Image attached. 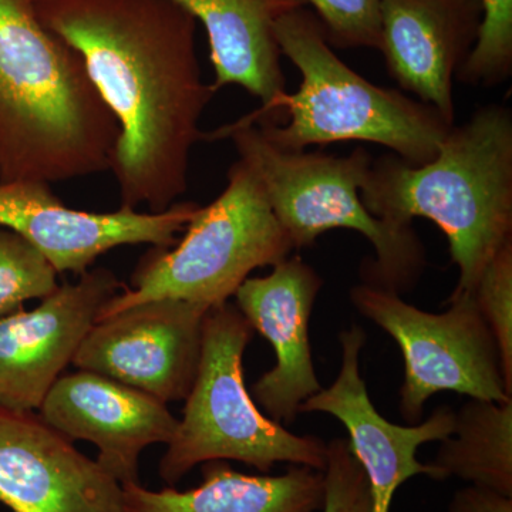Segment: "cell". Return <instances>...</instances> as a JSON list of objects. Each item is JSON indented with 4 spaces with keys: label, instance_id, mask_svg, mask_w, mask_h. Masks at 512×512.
Masks as SVG:
<instances>
[{
    "label": "cell",
    "instance_id": "1",
    "mask_svg": "<svg viewBox=\"0 0 512 512\" xmlns=\"http://www.w3.org/2000/svg\"><path fill=\"white\" fill-rule=\"evenodd\" d=\"M37 12L82 55L119 123L110 171L121 207H173L215 94L202 80L197 20L175 0H37Z\"/></svg>",
    "mask_w": 512,
    "mask_h": 512
},
{
    "label": "cell",
    "instance_id": "2",
    "mask_svg": "<svg viewBox=\"0 0 512 512\" xmlns=\"http://www.w3.org/2000/svg\"><path fill=\"white\" fill-rule=\"evenodd\" d=\"M119 137L82 55L47 28L37 0H0V183L110 171Z\"/></svg>",
    "mask_w": 512,
    "mask_h": 512
},
{
    "label": "cell",
    "instance_id": "3",
    "mask_svg": "<svg viewBox=\"0 0 512 512\" xmlns=\"http://www.w3.org/2000/svg\"><path fill=\"white\" fill-rule=\"evenodd\" d=\"M362 200L383 220L433 221L458 268L454 292L473 293L485 266L512 241L511 110L480 107L451 127L429 163L412 165L394 154L372 161Z\"/></svg>",
    "mask_w": 512,
    "mask_h": 512
},
{
    "label": "cell",
    "instance_id": "4",
    "mask_svg": "<svg viewBox=\"0 0 512 512\" xmlns=\"http://www.w3.org/2000/svg\"><path fill=\"white\" fill-rule=\"evenodd\" d=\"M282 56L301 73L298 92L285 93L266 113L244 119L289 151L342 141L379 144L412 165L429 163L454 126L400 90L376 86L333 52L318 16L299 8L276 23Z\"/></svg>",
    "mask_w": 512,
    "mask_h": 512
},
{
    "label": "cell",
    "instance_id": "5",
    "mask_svg": "<svg viewBox=\"0 0 512 512\" xmlns=\"http://www.w3.org/2000/svg\"><path fill=\"white\" fill-rule=\"evenodd\" d=\"M208 138H229L234 143L239 160L255 174L293 248L311 247L332 229H352L376 252L360 266L362 284L402 295L420 281L427 252L413 225L377 218L362 200L373 161L365 148L342 157L284 150L269 141L258 124L245 119L218 128Z\"/></svg>",
    "mask_w": 512,
    "mask_h": 512
},
{
    "label": "cell",
    "instance_id": "6",
    "mask_svg": "<svg viewBox=\"0 0 512 512\" xmlns=\"http://www.w3.org/2000/svg\"><path fill=\"white\" fill-rule=\"evenodd\" d=\"M254 329L231 303L214 306L202 326L197 376L161 457L158 474L174 487L208 461H238L268 474L278 463L323 471L328 444L269 419L245 386V349Z\"/></svg>",
    "mask_w": 512,
    "mask_h": 512
},
{
    "label": "cell",
    "instance_id": "7",
    "mask_svg": "<svg viewBox=\"0 0 512 512\" xmlns=\"http://www.w3.org/2000/svg\"><path fill=\"white\" fill-rule=\"evenodd\" d=\"M295 251L276 220L261 184L244 161L228 171L225 190L198 208L185 235L171 248L154 247L97 320L138 303L178 299L214 308L224 305L258 268L274 266Z\"/></svg>",
    "mask_w": 512,
    "mask_h": 512
},
{
    "label": "cell",
    "instance_id": "8",
    "mask_svg": "<svg viewBox=\"0 0 512 512\" xmlns=\"http://www.w3.org/2000/svg\"><path fill=\"white\" fill-rule=\"evenodd\" d=\"M350 301L402 350L400 414L406 423H419L426 403L440 392L495 403L512 400L500 350L474 292L451 293L443 313L421 311L397 293L367 284L353 286Z\"/></svg>",
    "mask_w": 512,
    "mask_h": 512
},
{
    "label": "cell",
    "instance_id": "9",
    "mask_svg": "<svg viewBox=\"0 0 512 512\" xmlns=\"http://www.w3.org/2000/svg\"><path fill=\"white\" fill-rule=\"evenodd\" d=\"M210 308L178 299L138 303L96 320L73 365L164 403L187 399L200 365Z\"/></svg>",
    "mask_w": 512,
    "mask_h": 512
},
{
    "label": "cell",
    "instance_id": "10",
    "mask_svg": "<svg viewBox=\"0 0 512 512\" xmlns=\"http://www.w3.org/2000/svg\"><path fill=\"white\" fill-rule=\"evenodd\" d=\"M200 205L180 202L164 212L73 210L49 184L0 183V225L39 249L57 274L83 275L99 256L123 245L171 248Z\"/></svg>",
    "mask_w": 512,
    "mask_h": 512
},
{
    "label": "cell",
    "instance_id": "11",
    "mask_svg": "<svg viewBox=\"0 0 512 512\" xmlns=\"http://www.w3.org/2000/svg\"><path fill=\"white\" fill-rule=\"evenodd\" d=\"M342 367L335 382L306 399L299 413H328L349 433V447L365 471L372 490L373 512H390L397 490L410 478L426 476L443 481L431 464L420 463L417 451L453 434L456 412L440 406L423 423L399 426L384 419L370 400L360 375V352L365 330L353 325L339 335Z\"/></svg>",
    "mask_w": 512,
    "mask_h": 512
},
{
    "label": "cell",
    "instance_id": "12",
    "mask_svg": "<svg viewBox=\"0 0 512 512\" xmlns=\"http://www.w3.org/2000/svg\"><path fill=\"white\" fill-rule=\"evenodd\" d=\"M110 269L94 268L57 286L33 311L0 318V406L36 412L70 363L103 306L120 292Z\"/></svg>",
    "mask_w": 512,
    "mask_h": 512
},
{
    "label": "cell",
    "instance_id": "13",
    "mask_svg": "<svg viewBox=\"0 0 512 512\" xmlns=\"http://www.w3.org/2000/svg\"><path fill=\"white\" fill-rule=\"evenodd\" d=\"M0 504L12 512H123V488L39 414L0 406Z\"/></svg>",
    "mask_w": 512,
    "mask_h": 512
},
{
    "label": "cell",
    "instance_id": "14",
    "mask_svg": "<svg viewBox=\"0 0 512 512\" xmlns=\"http://www.w3.org/2000/svg\"><path fill=\"white\" fill-rule=\"evenodd\" d=\"M39 416L70 441L97 446V463L121 485L140 483L141 454L170 443L178 424L167 403L87 370L60 376Z\"/></svg>",
    "mask_w": 512,
    "mask_h": 512
},
{
    "label": "cell",
    "instance_id": "15",
    "mask_svg": "<svg viewBox=\"0 0 512 512\" xmlns=\"http://www.w3.org/2000/svg\"><path fill=\"white\" fill-rule=\"evenodd\" d=\"M322 286L311 265L289 255L271 274L245 279L234 295L239 312L275 350V366L256 380L251 396L279 424L293 423L301 404L322 389L309 343V320Z\"/></svg>",
    "mask_w": 512,
    "mask_h": 512
},
{
    "label": "cell",
    "instance_id": "16",
    "mask_svg": "<svg viewBox=\"0 0 512 512\" xmlns=\"http://www.w3.org/2000/svg\"><path fill=\"white\" fill-rule=\"evenodd\" d=\"M480 23L478 0H383L379 50L404 92L454 123L453 83Z\"/></svg>",
    "mask_w": 512,
    "mask_h": 512
},
{
    "label": "cell",
    "instance_id": "17",
    "mask_svg": "<svg viewBox=\"0 0 512 512\" xmlns=\"http://www.w3.org/2000/svg\"><path fill=\"white\" fill-rule=\"evenodd\" d=\"M204 26L210 45L215 93L241 86L266 113L286 93L276 23L305 8V0H175Z\"/></svg>",
    "mask_w": 512,
    "mask_h": 512
},
{
    "label": "cell",
    "instance_id": "18",
    "mask_svg": "<svg viewBox=\"0 0 512 512\" xmlns=\"http://www.w3.org/2000/svg\"><path fill=\"white\" fill-rule=\"evenodd\" d=\"M202 481L191 490H148L141 483L123 488V512H318L323 473L291 466L279 476L239 473L227 461L201 466Z\"/></svg>",
    "mask_w": 512,
    "mask_h": 512
},
{
    "label": "cell",
    "instance_id": "19",
    "mask_svg": "<svg viewBox=\"0 0 512 512\" xmlns=\"http://www.w3.org/2000/svg\"><path fill=\"white\" fill-rule=\"evenodd\" d=\"M440 443L430 464L443 481L456 477L512 497V400H468L456 412L453 434Z\"/></svg>",
    "mask_w": 512,
    "mask_h": 512
},
{
    "label": "cell",
    "instance_id": "20",
    "mask_svg": "<svg viewBox=\"0 0 512 512\" xmlns=\"http://www.w3.org/2000/svg\"><path fill=\"white\" fill-rule=\"evenodd\" d=\"M57 272L28 239L0 225V318L55 292Z\"/></svg>",
    "mask_w": 512,
    "mask_h": 512
},
{
    "label": "cell",
    "instance_id": "21",
    "mask_svg": "<svg viewBox=\"0 0 512 512\" xmlns=\"http://www.w3.org/2000/svg\"><path fill=\"white\" fill-rule=\"evenodd\" d=\"M481 23L476 45L456 79L471 86H497L512 74V0H478Z\"/></svg>",
    "mask_w": 512,
    "mask_h": 512
},
{
    "label": "cell",
    "instance_id": "22",
    "mask_svg": "<svg viewBox=\"0 0 512 512\" xmlns=\"http://www.w3.org/2000/svg\"><path fill=\"white\" fill-rule=\"evenodd\" d=\"M474 296L497 342L505 386L512 393V241L485 266Z\"/></svg>",
    "mask_w": 512,
    "mask_h": 512
},
{
    "label": "cell",
    "instance_id": "23",
    "mask_svg": "<svg viewBox=\"0 0 512 512\" xmlns=\"http://www.w3.org/2000/svg\"><path fill=\"white\" fill-rule=\"evenodd\" d=\"M318 16L330 46L380 47L383 0H305Z\"/></svg>",
    "mask_w": 512,
    "mask_h": 512
},
{
    "label": "cell",
    "instance_id": "24",
    "mask_svg": "<svg viewBox=\"0 0 512 512\" xmlns=\"http://www.w3.org/2000/svg\"><path fill=\"white\" fill-rule=\"evenodd\" d=\"M322 473V512H373L369 481L353 457L348 440L333 439L328 443V460Z\"/></svg>",
    "mask_w": 512,
    "mask_h": 512
},
{
    "label": "cell",
    "instance_id": "25",
    "mask_svg": "<svg viewBox=\"0 0 512 512\" xmlns=\"http://www.w3.org/2000/svg\"><path fill=\"white\" fill-rule=\"evenodd\" d=\"M448 512H512V497L490 488L467 485L451 497Z\"/></svg>",
    "mask_w": 512,
    "mask_h": 512
}]
</instances>
